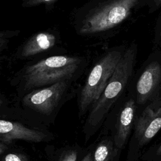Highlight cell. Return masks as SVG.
I'll list each match as a JSON object with an SVG mask.
<instances>
[{"label":"cell","mask_w":161,"mask_h":161,"mask_svg":"<svg viewBox=\"0 0 161 161\" xmlns=\"http://www.w3.org/2000/svg\"><path fill=\"white\" fill-rule=\"evenodd\" d=\"M88 65L82 55L57 54L28 62L10 80L18 99L26 93L55 83L70 80L77 82Z\"/></svg>","instance_id":"6da1fadb"},{"label":"cell","mask_w":161,"mask_h":161,"mask_svg":"<svg viewBox=\"0 0 161 161\" xmlns=\"http://www.w3.org/2000/svg\"><path fill=\"white\" fill-rule=\"evenodd\" d=\"M142 0H90L72 13L75 33L82 37L106 38L115 35Z\"/></svg>","instance_id":"7a4b0ae2"},{"label":"cell","mask_w":161,"mask_h":161,"mask_svg":"<svg viewBox=\"0 0 161 161\" xmlns=\"http://www.w3.org/2000/svg\"><path fill=\"white\" fill-rule=\"evenodd\" d=\"M136 54L135 43L126 47L104 91L90 108L82 129L86 142L102 126L116 103L124 94L133 74Z\"/></svg>","instance_id":"3957f363"},{"label":"cell","mask_w":161,"mask_h":161,"mask_svg":"<svg viewBox=\"0 0 161 161\" xmlns=\"http://www.w3.org/2000/svg\"><path fill=\"white\" fill-rule=\"evenodd\" d=\"M126 47L118 45L106 49L93 63L77 94L78 116L88 113L99 99L122 58Z\"/></svg>","instance_id":"277c9868"},{"label":"cell","mask_w":161,"mask_h":161,"mask_svg":"<svg viewBox=\"0 0 161 161\" xmlns=\"http://www.w3.org/2000/svg\"><path fill=\"white\" fill-rule=\"evenodd\" d=\"M62 45L60 33L58 30L49 28L40 31L32 34L18 47L14 53V58L30 62L57 55L53 53L62 52Z\"/></svg>","instance_id":"5b68a950"},{"label":"cell","mask_w":161,"mask_h":161,"mask_svg":"<svg viewBox=\"0 0 161 161\" xmlns=\"http://www.w3.org/2000/svg\"><path fill=\"white\" fill-rule=\"evenodd\" d=\"M54 135L47 129L35 128L20 121L0 119V155L5 152L16 140L30 143L49 142Z\"/></svg>","instance_id":"8992f818"},{"label":"cell","mask_w":161,"mask_h":161,"mask_svg":"<svg viewBox=\"0 0 161 161\" xmlns=\"http://www.w3.org/2000/svg\"><path fill=\"white\" fill-rule=\"evenodd\" d=\"M123 95L114 106L116 110V119L111 134L119 148L123 150L128 142L132 127L135 125L136 110V101L133 97L123 98Z\"/></svg>","instance_id":"52a82bcc"},{"label":"cell","mask_w":161,"mask_h":161,"mask_svg":"<svg viewBox=\"0 0 161 161\" xmlns=\"http://www.w3.org/2000/svg\"><path fill=\"white\" fill-rule=\"evenodd\" d=\"M161 128V101L147 106L135 120L133 144L140 149L148 143Z\"/></svg>","instance_id":"ba28073f"},{"label":"cell","mask_w":161,"mask_h":161,"mask_svg":"<svg viewBox=\"0 0 161 161\" xmlns=\"http://www.w3.org/2000/svg\"><path fill=\"white\" fill-rule=\"evenodd\" d=\"M161 79V66L152 62L143 69L135 82L136 103H145L153 93Z\"/></svg>","instance_id":"9c48e42d"},{"label":"cell","mask_w":161,"mask_h":161,"mask_svg":"<svg viewBox=\"0 0 161 161\" xmlns=\"http://www.w3.org/2000/svg\"><path fill=\"white\" fill-rule=\"evenodd\" d=\"M121 151L116 147L112 135L103 131L93 143V161H119Z\"/></svg>","instance_id":"30bf717a"},{"label":"cell","mask_w":161,"mask_h":161,"mask_svg":"<svg viewBox=\"0 0 161 161\" xmlns=\"http://www.w3.org/2000/svg\"><path fill=\"white\" fill-rule=\"evenodd\" d=\"M86 149L77 143L55 147L48 145L45 150L43 161H80Z\"/></svg>","instance_id":"8fae6325"},{"label":"cell","mask_w":161,"mask_h":161,"mask_svg":"<svg viewBox=\"0 0 161 161\" xmlns=\"http://www.w3.org/2000/svg\"><path fill=\"white\" fill-rule=\"evenodd\" d=\"M0 156L1 161H32L26 152L18 150H10V147Z\"/></svg>","instance_id":"7c38bea8"},{"label":"cell","mask_w":161,"mask_h":161,"mask_svg":"<svg viewBox=\"0 0 161 161\" xmlns=\"http://www.w3.org/2000/svg\"><path fill=\"white\" fill-rule=\"evenodd\" d=\"M20 33L19 30H2L0 31V52L2 53L8 47V43L11 38L18 36Z\"/></svg>","instance_id":"4fadbf2b"},{"label":"cell","mask_w":161,"mask_h":161,"mask_svg":"<svg viewBox=\"0 0 161 161\" xmlns=\"http://www.w3.org/2000/svg\"><path fill=\"white\" fill-rule=\"evenodd\" d=\"M59 0H21V6L24 8H30L40 5L51 7Z\"/></svg>","instance_id":"5bb4252c"},{"label":"cell","mask_w":161,"mask_h":161,"mask_svg":"<svg viewBox=\"0 0 161 161\" xmlns=\"http://www.w3.org/2000/svg\"><path fill=\"white\" fill-rule=\"evenodd\" d=\"M80 161H93V143L86 148V151Z\"/></svg>","instance_id":"9a60e30c"},{"label":"cell","mask_w":161,"mask_h":161,"mask_svg":"<svg viewBox=\"0 0 161 161\" xmlns=\"http://www.w3.org/2000/svg\"><path fill=\"white\" fill-rule=\"evenodd\" d=\"M151 3L152 4V9H155L161 6V0H151Z\"/></svg>","instance_id":"2e32d148"},{"label":"cell","mask_w":161,"mask_h":161,"mask_svg":"<svg viewBox=\"0 0 161 161\" xmlns=\"http://www.w3.org/2000/svg\"><path fill=\"white\" fill-rule=\"evenodd\" d=\"M156 154L157 155H161V145H160V147L158 148L157 150V152H156Z\"/></svg>","instance_id":"e0dca14e"},{"label":"cell","mask_w":161,"mask_h":161,"mask_svg":"<svg viewBox=\"0 0 161 161\" xmlns=\"http://www.w3.org/2000/svg\"><path fill=\"white\" fill-rule=\"evenodd\" d=\"M160 35H161V30H160Z\"/></svg>","instance_id":"ac0fdd59"}]
</instances>
